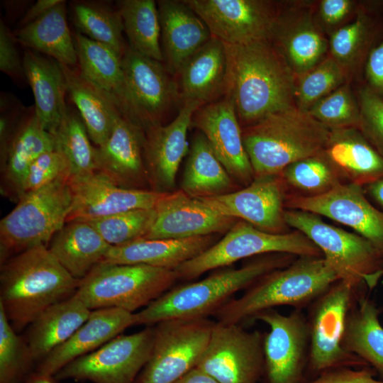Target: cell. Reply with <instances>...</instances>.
Segmentation results:
<instances>
[{
    "label": "cell",
    "instance_id": "6da1fadb",
    "mask_svg": "<svg viewBox=\"0 0 383 383\" xmlns=\"http://www.w3.org/2000/svg\"><path fill=\"white\" fill-rule=\"evenodd\" d=\"M225 44L227 75L225 97L234 104L241 126L294 106L296 77L267 39Z\"/></svg>",
    "mask_w": 383,
    "mask_h": 383
},
{
    "label": "cell",
    "instance_id": "7a4b0ae2",
    "mask_svg": "<svg viewBox=\"0 0 383 383\" xmlns=\"http://www.w3.org/2000/svg\"><path fill=\"white\" fill-rule=\"evenodd\" d=\"M80 282L47 245H37L1 264L0 305L18 332L50 306L74 296Z\"/></svg>",
    "mask_w": 383,
    "mask_h": 383
},
{
    "label": "cell",
    "instance_id": "3957f363",
    "mask_svg": "<svg viewBox=\"0 0 383 383\" xmlns=\"http://www.w3.org/2000/svg\"><path fill=\"white\" fill-rule=\"evenodd\" d=\"M296 256L284 253L260 255L238 269L226 268L199 282L171 288L139 312L135 326H153L170 319L208 318L264 275L288 266Z\"/></svg>",
    "mask_w": 383,
    "mask_h": 383
},
{
    "label": "cell",
    "instance_id": "277c9868",
    "mask_svg": "<svg viewBox=\"0 0 383 383\" xmlns=\"http://www.w3.org/2000/svg\"><path fill=\"white\" fill-rule=\"evenodd\" d=\"M339 279L323 257H298L288 266L260 278L213 316L218 323L248 326L258 313L277 306L304 311Z\"/></svg>",
    "mask_w": 383,
    "mask_h": 383
},
{
    "label": "cell",
    "instance_id": "5b68a950",
    "mask_svg": "<svg viewBox=\"0 0 383 383\" xmlns=\"http://www.w3.org/2000/svg\"><path fill=\"white\" fill-rule=\"evenodd\" d=\"M255 177L280 174L292 163L321 152L331 130L294 106L242 128Z\"/></svg>",
    "mask_w": 383,
    "mask_h": 383
},
{
    "label": "cell",
    "instance_id": "8992f818",
    "mask_svg": "<svg viewBox=\"0 0 383 383\" xmlns=\"http://www.w3.org/2000/svg\"><path fill=\"white\" fill-rule=\"evenodd\" d=\"M177 279L172 270L100 262L81 280L74 296L90 310L116 308L135 313L170 289Z\"/></svg>",
    "mask_w": 383,
    "mask_h": 383
},
{
    "label": "cell",
    "instance_id": "52a82bcc",
    "mask_svg": "<svg viewBox=\"0 0 383 383\" xmlns=\"http://www.w3.org/2000/svg\"><path fill=\"white\" fill-rule=\"evenodd\" d=\"M68 180H60L23 194L1 218V264L30 248L48 246L67 223L72 203Z\"/></svg>",
    "mask_w": 383,
    "mask_h": 383
},
{
    "label": "cell",
    "instance_id": "ba28073f",
    "mask_svg": "<svg viewBox=\"0 0 383 383\" xmlns=\"http://www.w3.org/2000/svg\"><path fill=\"white\" fill-rule=\"evenodd\" d=\"M362 288L367 287L339 279L306 308L309 347L306 382L334 368L370 366L341 343L348 312Z\"/></svg>",
    "mask_w": 383,
    "mask_h": 383
},
{
    "label": "cell",
    "instance_id": "9c48e42d",
    "mask_svg": "<svg viewBox=\"0 0 383 383\" xmlns=\"http://www.w3.org/2000/svg\"><path fill=\"white\" fill-rule=\"evenodd\" d=\"M287 226L304 234L321 250L340 279L372 289L383 274V255L367 239L298 209L284 211Z\"/></svg>",
    "mask_w": 383,
    "mask_h": 383
},
{
    "label": "cell",
    "instance_id": "30bf717a",
    "mask_svg": "<svg viewBox=\"0 0 383 383\" xmlns=\"http://www.w3.org/2000/svg\"><path fill=\"white\" fill-rule=\"evenodd\" d=\"M272 253H284L296 257H323L319 248L299 231L270 233L240 220L223 238L199 255L179 265L174 271L178 279L191 280L209 270L229 266L240 260Z\"/></svg>",
    "mask_w": 383,
    "mask_h": 383
},
{
    "label": "cell",
    "instance_id": "8fae6325",
    "mask_svg": "<svg viewBox=\"0 0 383 383\" xmlns=\"http://www.w3.org/2000/svg\"><path fill=\"white\" fill-rule=\"evenodd\" d=\"M215 323L209 318L170 319L156 323L150 358L134 383H175L196 368Z\"/></svg>",
    "mask_w": 383,
    "mask_h": 383
},
{
    "label": "cell",
    "instance_id": "7c38bea8",
    "mask_svg": "<svg viewBox=\"0 0 383 383\" xmlns=\"http://www.w3.org/2000/svg\"><path fill=\"white\" fill-rule=\"evenodd\" d=\"M155 334V325L132 334H121L72 361L53 377L58 381L134 383L150 358Z\"/></svg>",
    "mask_w": 383,
    "mask_h": 383
},
{
    "label": "cell",
    "instance_id": "4fadbf2b",
    "mask_svg": "<svg viewBox=\"0 0 383 383\" xmlns=\"http://www.w3.org/2000/svg\"><path fill=\"white\" fill-rule=\"evenodd\" d=\"M264 335L238 324L216 321L196 367L220 383H260L264 370Z\"/></svg>",
    "mask_w": 383,
    "mask_h": 383
},
{
    "label": "cell",
    "instance_id": "5bb4252c",
    "mask_svg": "<svg viewBox=\"0 0 383 383\" xmlns=\"http://www.w3.org/2000/svg\"><path fill=\"white\" fill-rule=\"evenodd\" d=\"M128 117L144 130L162 124L170 111L181 104L176 79L165 64L143 55L128 45L121 58Z\"/></svg>",
    "mask_w": 383,
    "mask_h": 383
},
{
    "label": "cell",
    "instance_id": "9a60e30c",
    "mask_svg": "<svg viewBox=\"0 0 383 383\" xmlns=\"http://www.w3.org/2000/svg\"><path fill=\"white\" fill-rule=\"evenodd\" d=\"M267 324L264 335V370L260 383H305L309 333L304 311L287 315L275 309L258 313L254 322Z\"/></svg>",
    "mask_w": 383,
    "mask_h": 383
},
{
    "label": "cell",
    "instance_id": "2e32d148",
    "mask_svg": "<svg viewBox=\"0 0 383 383\" xmlns=\"http://www.w3.org/2000/svg\"><path fill=\"white\" fill-rule=\"evenodd\" d=\"M268 39L296 78L328 55V38L316 21L315 1L280 2Z\"/></svg>",
    "mask_w": 383,
    "mask_h": 383
},
{
    "label": "cell",
    "instance_id": "e0dca14e",
    "mask_svg": "<svg viewBox=\"0 0 383 383\" xmlns=\"http://www.w3.org/2000/svg\"><path fill=\"white\" fill-rule=\"evenodd\" d=\"M204 21L212 36L241 45L269 38L279 9L270 0H184Z\"/></svg>",
    "mask_w": 383,
    "mask_h": 383
},
{
    "label": "cell",
    "instance_id": "ac0fdd59",
    "mask_svg": "<svg viewBox=\"0 0 383 383\" xmlns=\"http://www.w3.org/2000/svg\"><path fill=\"white\" fill-rule=\"evenodd\" d=\"M287 205L292 209L321 215L355 231L383 255V211L366 197L362 187L340 182L316 196H291Z\"/></svg>",
    "mask_w": 383,
    "mask_h": 383
},
{
    "label": "cell",
    "instance_id": "d6986e66",
    "mask_svg": "<svg viewBox=\"0 0 383 383\" xmlns=\"http://www.w3.org/2000/svg\"><path fill=\"white\" fill-rule=\"evenodd\" d=\"M285 185L281 174L262 175L240 190L199 199L216 211L240 218L262 231L286 233Z\"/></svg>",
    "mask_w": 383,
    "mask_h": 383
},
{
    "label": "cell",
    "instance_id": "ffe728a7",
    "mask_svg": "<svg viewBox=\"0 0 383 383\" xmlns=\"http://www.w3.org/2000/svg\"><path fill=\"white\" fill-rule=\"evenodd\" d=\"M68 184L72 203L67 223L89 222L131 210L153 209L165 194L122 187L98 172L71 177Z\"/></svg>",
    "mask_w": 383,
    "mask_h": 383
},
{
    "label": "cell",
    "instance_id": "44dd1931",
    "mask_svg": "<svg viewBox=\"0 0 383 383\" xmlns=\"http://www.w3.org/2000/svg\"><path fill=\"white\" fill-rule=\"evenodd\" d=\"M155 210V219L143 239H184L226 234L238 221L182 190L165 193Z\"/></svg>",
    "mask_w": 383,
    "mask_h": 383
},
{
    "label": "cell",
    "instance_id": "7402d4cb",
    "mask_svg": "<svg viewBox=\"0 0 383 383\" xmlns=\"http://www.w3.org/2000/svg\"><path fill=\"white\" fill-rule=\"evenodd\" d=\"M192 126L204 134L217 158L235 181L245 187L255 174L243 140L233 102L223 97L194 113Z\"/></svg>",
    "mask_w": 383,
    "mask_h": 383
},
{
    "label": "cell",
    "instance_id": "603a6c76",
    "mask_svg": "<svg viewBox=\"0 0 383 383\" xmlns=\"http://www.w3.org/2000/svg\"><path fill=\"white\" fill-rule=\"evenodd\" d=\"M200 107L196 101H185L170 123L144 130V159L152 190L167 193L174 189L179 165L189 152L187 131Z\"/></svg>",
    "mask_w": 383,
    "mask_h": 383
},
{
    "label": "cell",
    "instance_id": "cb8c5ba5",
    "mask_svg": "<svg viewBox=\"0 0 383 383\" xmlns=\"http://www.w3.org/2000/svg\"><path fill=\"white\" fill-rule=\"evenodd\" d=\"M145 131L131 118L119 114L106 140L96 147V172L122 187L148 189L144 159Z\"/></svg>",
    "mask_w": 383,
    "mask_h": 383
},
{
    "label": "cell",
    "instance_id": "d4e9b609",
    "mask_svg": "<svg viewBox=\"0 0 383 383\" xmlns=\"http://www.w3.org/2000/svg\"><path fill=\"white\" fill-rule=\"evenodd\" d=\"M383 38V1H360L355 18L328 37V55L348 79H363L367 60Z\"/></svg>",
    "mask_w": 383,
    "mask_h": 383
},
{
    "label": "cell",
    "instance_id": "484cf974",
    "mask_svg": "<svg viewBox=\"0 0 383 383\" xmlns=\"http://www.w3.org/2000/svg\"><path fill=\"white\" fill-rule=\"evenodd\" d=\"M132 326L134 313L116 308L92 310L85 323L40 361L34 372L55 376L72 361L96 350Z\"/></svg>",
    "mask_w": 383,
    "mask_h": 383
},
{
    "label": "cell",
    "instance_id": "4316f807",
    "mask_svg": "<svg viewBox=\"0 0 383 383\" xmlns=\"http://www.w3.org/2000/svg\"><path fill=\"white\" fill-rule=\"evenodd\" d=\"M157 4L164 62L174 77L182 64L213 36L184 0H159Z\"/></svg>",
    "mask_w": 383,
    "mask_h": 383
},
{
    "label": "cell",
    "instance_id": "83f0119b",
    "mask_svg": "<svg viewBox=\"0 0 383 383\" xmlns=\"http://www.w3.org/2000/svg\"><path fill=\"white\" fill-rule=\"evenodd\" d=\"M226 75L225 44L212 37L182 64L174 76L181 104L196 101L203 106L224 97Z\"/></svg>",
    "mask_w": 383,
    "mask_h": 383
},
{
    "label": "cell",
    "instance_id": "f1b7e54d",
    "mask_svg": "<svg viewBox=\"0 0 383 383\" xmlns=\"http://www.w3.org/2000/svg\"><path fill=\"white\" fill-rule=\"evenodd\" d=\"M218 234L184 239H143L111 246L101 262L146 265L174 270L218 241Z\"/></svg>",
    "mask_w": 383,
    "mask_h": 383
},
{
    "label": "cell",
    "instance_id": "f546056e",
    "mask_svg": "<svg viewBox=\"0 0 383 383\" xmlns=\"http://www.w3.org/2000/svg\"><path fill=\"white\" fill-rule=\"evenodd\" d=\"M23 64L25 78L34 96L35 116L40 126L52 133L68 109L67 82L61 65L29 50L24 52Z\"/></svg>",
    "mask_w": 383,
    "mask_h": 383
},
{
    "label": "cell",
    "instance_id": "4dcf8cb0",
    "mask_svg": "<svg viewBox=\"0 0 383 383\" xmlns=\"http://www.w3.org/2000/svg\"><path fill=\"white\" fill-rule=\"evenodd\" d=\"M323 151L351 183L362 187L383 177V156L357 128L331 130Z\"/></svg>",
    "mask_w": 383,
    "mask_h": 383
},
{
    "label": "cell",
    "instance_id": "1f68e13d",
    "mask_svg": "<svg viewBox=\"0 0 383 383\" xmlns=\"http://www.w3.org/2000/svg\"><path fill=\"white\" fill-rule=\"evenodd\" d=\"M380 311L365 288L357 293L345 323L342 346L356 355L383 380V326Z\"/></svg>",
    "mask_w": 383,
    "mask_h": 383
},
{
    "label": "cell",
    "instance_id": "d6a6232c",
    "mask_svg": "<svg viewBox=\"0 0 383 383\" xmlns=\"http://www.w3.org/2000/svg\"><path fill=\"white\" fill-rule=\"evenodd\" d=\"M48 247L72 277L82 280L102 262L111 245L88 222L72 221L65 224Z\"/></svg>",
    "mask_w": 383,
    "mask_h": 383
},
{
    "label": "cell",
    "instance_id": "836d02e7",
    "mask_svg": "<svg viewBox=\"0 0 383 383\" xmlns=\"http://www.w3.org/2000/svg\"><path fill=\"white\" fill-rule=\"evenodd\" d=\"M53 149L54 137L40 126L34 110L1 150L4 192L16 199L19 186L31 164L43 153Z\"/></svg>",
    "mask_w": 383,
    "mask_h": 383
},
{
    "label": "cell",
    "instance_id": "e575fe53",
    "mask_svg": "<svg viewBox=\"0 0 383 383\" xmlns=\"http://www.w3.org/2000/svg\"><path fill=\"white\" fill-rule=\"evenodd\" d=\"M91 311L74 295L45 310L30 325L26 338L34 362L41 361L70 338Z\"/></svg>",
    "mask_w": 383,
    "mask_h": 383
},
{
    "label": "cell",
    "instance_id": "d590c367",
    "mask_svg": "<svg viewBox=\"0 0 383 383\" xmlns=\"http://www.w3.org/2000/svg\"><path fill=\"white\" fill-rule=\"evenodd\" d=\"M74 42L81 72L110 97L123 115L128 117L122 57L111 48L79 33L75 34Z\"/></svg>",
    "mask_w": 383,
    "mask_h": 383
},
{
    "label": "cell",
    "instance_id": "8d00e7d4",
    "mask_svg": "<svg viewBox=\"0 0 383 383\" xmlns=\"http://www.w3.org/2000/svg\"><path fill=\"white\" fill-rule=\"evenodd\" d=\"M60 65L65 76L67 92L78 109L91 140L99 147L106 140L121 113L110 97L89 80L79 67Z\"/></svg>",
    "mask_w": 383,
    "mask_h": 383
},
{
    "label": "cell",
    "instance_id": "74e56055",
    "mask_svg": "<svg viewBox=\"0 0 383 383\" xmlns=\"http://www.w3.org/2000/svg\"><path fill=\"white\" fill-rule=\"evenodd\" d=\"M64 0L13 33L24 46L51 57L60 65L75 67L77 55L67 21Z\"/></svg>",
    "mask_w": 383,
    "mask_h": 383
},
{
    "label": "cell",
    "instance_id": "f35d334b",
    "mask_svg": "<svg viewBox=\"0 0 383 383\" xmlns=\"http://www.w3.org/2000/svg\"><path fill=\"white\" fill-rule=\"evenodd\" d=\"M234 187L233 178L216 156L206 137H194L184 167L182 190L194 198L226 194Z\"/></svg>",
    "mask_w": 383,
    "mask_h": 383
},
{
    "label": "cell",
    "instance_id": "ab89813d",
    "mask_svg": "<svg viewBox=\"0 0 383 383\" xmlns=\"http://www.w3.org/2000/svg\"><path fill=\"white\" fill-rule=\"evenodd\" d=\"M118 11L128 46L143 55L164 62L157 2L154 0L119 1Z\"/></svg>",
    "mask_w": 383,
    "mask_h": 383
},
{
    "label": "cell",
    "instance_id": "60d3db41",
    "mask_svg": "<svg viewBox=\"0 0 383 383\" xmlns=\"http://www.w3.org/2000/svg\"><path fill=\"white\" fill-rule=\"evenodd\" d=\"M72 10L79 33L123 56L127 45L123 38V21L118 10L90 1H77L72 5Z\"/></svg>",
    "mask_w": 383,
    "mask_h": 383
},
{
    "label": "cell",
    "instance_id": "b9f144b4",
    "mask_svg": "<svg viewBox=\"0 0 383 383\" xmlns=\"http://www.w3.org/2000/svg\"><path fill=\"white\" fill-rule=\"evenodd\" d=\"M51 134L55 139V148L69 162L71 177L96 172V147L91 145L78 113L68 107L61 122Z\"/></svg>",
    "mask_w": 383,
    "mask_h": 383
},
{
    "label": "cell",
    "instance_id": "7bdbcfd3",
    "mask_svg": "<svg viewBox=\"0 0 383 383\" xmlns=\"http://www.w3.org/2000/svg\"><path fill=\"white\" fill-rule=\"evenodd\" d=\"M286 184L301 192V196L324 194L341 182L340 174L322 150L318 154L296 161L281 173Z\"/></svg>",
    "mask_w": 383,
    "mask_h": 383
},
{
    "label": "cell",
    "instance_id": "ee69618b",
    "mask_svg": "<svg viewBox=\"0 0 383 383\" xmlns=\"http://www.w3.org/2000/svg\"><path fill=\"white\" fill-rule=\"evenodd\" d=\"M346 82H350L341 67L328 55L317 65L296 78V106L308 111L318 101Z\"/></svg>",
    "mask_w": 383,
    "mask_h": 383
},
{
    "label": "cell",
    "instance_id": "f6af8a7d",
    "mask_svg": "<svg viewBox=\"0 0 383 383\" xmlns=\"http://www.w3.org/2000/svg\"><path fill=\"white\" fill-rule=\"evenodd\" d=\"M34 361L26 340L16 333L0 305V383H22Z\"/></svg>",
    "mask_w": 383,
    "mask_h": 383
},
{
    "label": "cell",
    "instance_id": "bcb514c9",
    "mask_svg": "<svg viewBox=\"0 0 383 383\" xmlns=\"http://www.w3.org/2000/svg\"><path fill=\"white\" fill-rule=\"evenodd\" d=\"M155 219V210L140 209L89 221L111 246L123 245L144 238Z\"/></svg>",
    "mask_w": 383,
    "mask_h": 383
},
{
    "label": "cell",
    "instance_id": "7dc6e473",
    "mask_svg": "<svg viewBox=\"0 0 383 383\" xmlns=\"http://www.w3.org/2000/svg\"><path fill=\"white\" fill-rule=\"evenodd\" d=\"M330 130L357 128L360 106L350 82H346L318 101L307 112Z\"/></svg>",
    "mask_w": 383,
    "mask_h": 383
},
{
    "label": "cell",
    "instance_id": "c3c4849f",
    "mask_svg": "<svg viewBox=\"0 0 383 383\" xmlns=\"http://www.w3.org/2000/svg\"><path fill=\"white\" fill-rule=\"evenodd\" d=\"M71 177L70 167L63 154L53 149L40 155L30 166L19 186L16 200L25 194Z\"/></svg>",
    "mask_w": 383,
    "mask_h": 383
},
{
    "label": "cell",
    "instance_id": "681fc988",
    "mask_svg": "<svg viewBox=\"0 0 383 383\" xmlns=\"http://www.w3.org/2000/svg\"><path fill=\"white\" fill-rule=\"evenodd\" d=\"M356 94L360 106L357 129L383 156V98L363 82Z\"/></svg>",
    "mask_w": 383,
    "mask_h": 383
},
{
    "label": "cell",
    "instance_id": "f907efd6",
    "mask_svg": "<svg viewBox=\"0 0 383 383\" xmlns=\"http://www.w3.org/2000/svg\"><path fill=\"white\" fill-rule=\"evenodd\" d=\"M359 5L356 0L315 1L316 21L328 38L355 18Z\"/></svg>",
    "mask_w": 383,
    "mask_h": 383
},
{
    "label": "cell",
    "instance_id": "816d5d0a",
    "mask_svg": "<svg viewBox=\"0 0 383 383\" xmlns=\"http://www.w3.org/2000/svg\"><path fill=\"white\" fill-rule=\"evenodd\" d=\"M15 38L4 22H0V70L13 79L24 75L23 60L19 57L15 45Z\"/></svg>",
    "mask_w": 383,
    "mask_h": 383
},
{
    "label": "cell",
    "instance_id": "f5cc1de1",
    "mask_svg": "<svg viewBox=\"0 0 383 383\" xmlns=\"http://www.w3.org/2000/svg\"><path fill=\"white\" fill-rule=\"evenodd\" d=\"M376 371L370 366L360 368L342 367L327 370L305 383H383L376 379Z\"/></svg>",
    "mask_w": 383,
    "mask_h": 383
},
{
    "label": "cell",
    "instance_id": "db71d44e",
    "mask_svg": "<svg viewBox=\"0 0 383 383\" xmlns=\"http://www.w3.org/2000/svg\"><path fill=\"white\" fill-rule=\"evenodd\" d=\"M364 84L383 98V38L371 51L364 70Z\"/></svg>",
    "mask_w": 383,
    "mask_h": 383
},
{
    "label": "cell",
    "instance_id": "11a10c76",
    "mask_svg": "<svg viewBox=\"0 0 383 383\" xmlns=\"http://www.w3.org/2000/svg\"><path fill=\"white\" fill-rule=\"evenodd\" d=\"M62 0H38L26 12L20 25L23 27L42 16Z\"/></svg>",
    "mask_w": 383,
    "mask_h": 383
},
{
    "label": "cell",
    "instance_id": "9f6ffc18",
    "mask_svg": "<svg viewBox=\"0 0 383 383\" xmlns=\"http://www.w3.org/2000/svg\"><path fill=\"white\" fill-rule=\"evenodd\" d=\"M175 383H220L214 378L196 367Z\"/></svg>",
    "mask_w": 383,
    "mask_h": 383
},
{
    "label": "cell",
    "instance_id": "6f0895ef",
    "mask_svg": "<svg viewBox=\"0 0 383 383\" xmlns=\"http://www.w3.org/2000/svg\"><path fill=\"white\" fill-rule=\"evenodd\" d=\"M365 187L372 199L383 208V177L365 185Z\"/></svg>",
    "mask_w": 383,
    "mask_h": 383
},
{
    "label": "cell",
    "instance_id": "680465c9",
    "mask_svg": "<svg viewBox=\"0 0 383 383\" xmlns=\"http://www.w3.org/2000/svg\"><path fill=\"white\" fill-rule=\"evenodd\" d=\"M24 383H59L53 376L32 372L26 377Z\"/></svg>",
    "mask_w": 383,
    "mask_h": 383
}]
</instances>
